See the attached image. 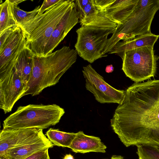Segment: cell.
<instances>
[{
  "label": "cell",
  "mask_w": 159,
  "mask_h": 159,
  "mask_svg": "<svg viewBox=\"0 0 159 159\" xmlns=\"http://www.w3.org/2000/svg\"><path fill=\"white\" fill-rule=\"evenodd\" d=\"M11 3L14 18L19 27L22 26L34 18L38 14L40 8L39 6L33 11H26L21 9L18 5Z\"/></svg>",
  "instance_id": "21"
},
{
  "label": "cell",
  "mask_w": 159,
  "mask_h": 159,
  "mask_svg": "<svg viewBox=\"0 0 159 159\" xmlns=\"http://www.w3.org/2000/svg\"><path fill=\"white\" fill-rule=\"evenodd\" d=\"M75 153H85L91 152L105 153L106 146L98 137L85 134L83 131H79L70 147Z\"/></svg>",
  "instance_id": "15"
},
{
  "label": "cell",
  "mask_w": 159,
  "mask_h": 159,
  "mask_svg": "<svg viewBox=\"0 0 159 159\" xmlns=\"http://www.w3.org/2000/svg\"><path fill=\"white\" fill-rule=\"evenodd\" d=\"M16 27L8 29L0 34V47L3 45Z\"/></svg>",
  "instance_id": "25"
},
{
  "label": "cell",
  "mask_w": 159,
  "mask_h": 159,
  "mask_svg": "<svg viewBox=\"0 0 159 159\" xmlns=\"http://www.w3.org/2000/svg\"><path fill=\"white\" fill-rule=\"evenodd\" d=\"M10 2L13 4L18 5L25 0H9Z\"/></svg>",
  "instance_id": "27"
},
{
  "label": "cell",
  "mask_w": 159,
  "mask_h": 159,
  "mask_svg": "<svg viewBox=\"0 0 159 159\" xmlns=\"http://www.w3.org/2000/svg\"><path fill=\"white\" fill-rule=\"evenodd\" d=\"M61 0H44L40 7L38 14L43 13L48 9L52 6L58 4Z\"/></svg>",
  "instance_id": "24"
},
{
  "label": "cell",
  "mask_w": 159,
  "mask_h": 159,
  "mask_svg": "<svg viewBox=\"0 0 159 159\" xmlns=\"http://www.w3.org/2000/svg\"><path fill=\"white\" fill-rule=\"evenodd\" d=\"M79 21V13L74 0L53 32L46 45L43 56L51 53Z\"/></svg>",
  "instance_id": "14"
},
{
  "label": "cell",
  "mask_w": 159,
  "mask_h": 159,
  "mask_svg": "<svg viewBox=\"0 0 159 159\" xmlns=\"http://www.w3.org/2000/svg\"><path fill=\"white\" fill-rule=\"evenodd\" d=\"M65 113L56 104H29L19 107L3 121V129H43L58 123Z\"/></svg>",
  "instance_id": "4"
},
{
  "label": "cell",
  "mask_w": 159,
  "mask_h": 159,
  "mask_svg": "<svg viewBox=\"0 0 159 159\" xmlns=\"http://www.w3.org/2000/svg\"><path fill=\"white\" fill-rule=\"evenodd\" d=\"M95 5L104 11L117 25L123 24L132 12L138 0H93Z\"/></svg>",
  "instance_id": "13"
},
{
  "label": "cell",
  "mask_w": 159,
  "mask_h": 159,
  "mask_svg": "<svg viewBox=\"0 0 159 159\" xmlns=\"http://www.w3.org/2000/svg\"><path fill=\"white\" fill-rule=\"evenodd\" d=\"M114 70V68L111 64L107 65L105 68L106 72L108 73L112 72Z\"/></svg>",
  "instance_id": "26"
},
{
  "label": "cell",
  "mask_w": 159,
  "mask_h": 159,
  "mask_svg": "<svg viewBox=\"0 0 159 159\" xmlns=\"http://www.w3.org/2000/svg\"><path fill=\"white\" fill-rule=\"evenodd\" d=\"M158 10L159 0H138L125 23L117 25L111 36L108 39L105 51L109 52L120 40H127V35L137 36L152 34L151 23Z\"/></svg>",
  "instance_id": "5"
},
{
  "label": "cell",
  "mask_w": 159,
  "mask_h": 159,
  "mask_svg": "<svg viewBox=\"0 0 159 159\" xmlns=\"http://www.w3.org/2000/svg\"><path fill=\"white\" fill-rule=\"evenodd\" d=\"M77 54L75 50L64 46L45 56L34 55L32 74L22 97L37 95L45 88L56 84L76 62Z\"/></svg>",
  "instance_id": "2"
},
{
  "label": "cell",
  "mask_w": 159,
  "mask_h": 159,
  "mask_svg": "<svg viewBox=\"0 0 159 159\" xmlns=\"http://www.w3.org/2000/svg\"><path fill=\"white\" fill-rule=\"evenodd\" d=\"M34 56L31 51L25 47L20 53L13 67L26 86L32 74Z\"/></svg>",
  "instance_id": "18"
},
{
  "label": "cell",
  "mask_w": 159,
  "mask_h": 159,
  "mask_svg": "<svg viewBox=\"0 0 159 159\" xmlns=\"http://www.w3.org/2000/svg\"><path fill=\"white\" fill-rule=\"evenodd\" d=\"M0 159H7V158L4 156H0Z\"/></svg>",
  "instance_id": "30"
},
{
  "label": "cell",
  "mask_w": 159,
  "mask_h": 159,
  "mask_svg": "<svg viewBox=\"0 0 159 159\" xmlns=\"http://www.w3.org/2000/svg\"><path fill=\"white\" fill-rule=\"evenodd\" d=\"M45 135L54 145L69 148L76 133H67L51 128L46 132Z\"/></svg>",
  "instance_id": "19"
},
{
  "label": "cell",
  "mask_w": 159,
  "mask_h": 159,
  "mask_svg": "<svg viewBox=\"0 0 159 159\" xmlns=\"http://www.w3.org/2000/svg\"><path fill=\"white\" fill-rule=\"evenodd\" d=\"M0 34L6 30L18 26L14 18L12 5L9 0L0 5Z\"/></svg>",
  "instance_id": "20"
},
{
  "label": "cell",
  "mask_w": 159,
  "mask_h": 159,
  "mask_svg": "<svg viewBox=\"0 0 159 159\" xmlns=\"http://www.w3.org/2000/svg\"><path fill=\"white\" fill-rule=\"evenodd\" d=\"M63 159H74L73 156L71 154H67L64 157Z\"/></svg>",
  "instance_id": "28"
},
{
  "label": "cell",
  "mask_w": 159,
  "mask_h": 159,
  "mask_svg": "<svg viewBox=\"0 0 159 159\" xmlns=\"http://www.w3.org/2000/svg\"><path fill=\"white\" fill-rule=\"evenodd\" d=\"M115 28L81 26L76 30L77 41L75 45L78 55L90 63L107 55L104 53L108 35Z\"/></svg>",
  "instance_id": "6"
},
{
  "label": "cell",
  "mask_w": 159,
  "mask_h": 159,
  "mask_svg": "<svg viewBox=\"0 0 159 159\" xmlns=\"http://www.w3.org/2000/svg\"><path fill=\"white\" fill-rule=\"evenodd\" d=\"M159 38V35L152 33L138 36L133 39L119 41L108 53L116 54L122 60L125 53L128 51L145 46L153 48Z\"/></svg>",
  "instance_id": "16"
},
{
  "label": "cell",
  "mask_w": 159,
  "mask_h": 159,
  "mask_svg": "<svg viewBox=\"0 0 159 159\" xmlns=\"http://www.w3.org/2000/svg\"><path fill=\"white\" fill-rule=\"evenodd\" d=\"M47 148L40 150L25 159H50Z\"/></svg>",
  "instance_id": "23"
},
{
  "label": "cell",
  "mask_w": 159,
  "mask_h": 159,
  "mask_svg": "<svg viewBox=\"0 0 159 159\" xmlns=\"http://www.w3.org/2000/svg\"><path fill=\"white\" fill-rule=\"evenodd\" d=\"M74 0H61L20 27L25 36V47L34 55L43 56L46 45L54 30L69 9Z\"/></svg>",
  "instance_id": "3"
},
{
  "label": "cell",
  "mask_w": 159,
  "mask_h": 159,
  "mask_svg": "<svg viewBox=\"0 0 159 159\" xmlns=\"http://www.w3.org/2000/svg\"><path fill=\"white\" fill-rule=\"evenodd\" d=\"M111 159H124L123 157L120 155H113L111 158Z\"/></svg>",
  "instance_id": "29"
},
{
  "label": "cell",
  "mask_w": 159,
  "mask_h": 159,
  "mask_svg": "<svg viewBox=\"0 0 159 159\" xmlns=\"http://www.w3.org/2000/svg\"><path fill=\"white\" fill-rule=\"evenodd\" d=\"M25 36L19 26L0 47V75L10 72L22 51L25 47Z\"/></svg>",
  "instance_id": "11"
},
{
  "label": "cell",
  "mask_w": 159,
  "mask_h": 159,
  "mask_svg": "<svg viewBox=\"0 0 159 159\" xmlns=\"http://www.w3.org/2000/svg\"><path fill=\"white\" fill-rule=\"evenodd\" d=\"M53 146L46 137L37 142L9 149L3 156L7 159H25L40 150L51 148Z\"/></svg>",
  "instance_id": "17"
},
{
  "label": "cell",
  "mask_w": 159,
  "mask_h": 159,
  "mask_svg": "<svg viewBox=\"0 0 159 159\" xmlns=\"http://www.w3.org/2000/svg\"><path fill=\"white\" fill-rule=\"evenodd\" d=\"M159 58L151 47L128 51L122 60V69L126 76L135 83H139L154 77Z\"/></svg>",
  "instance_id": "7"
},
{
  "label": "cell",
  "mask_w": 159,
  "mask_h": 159,
  "mask_svg": "<svg viewBox=\"0 0 159 159\" xmlns=\"http://www.w3.org/2000/svg\"><path fill=\"white\" fill-rule=\"evenodd\" d=\"M81 26L116 28L117 24L99 9L93 0H74Z\"/></svg>",
  "instance_id": "12"
},
{
  "label": "cell",
  "mask_w": 159,
  "mask_h": 159,
  "mask_svg": "<svg viewBox=\"0 0 159 159\" xmlns=\"http://www.w3.org/2000/svg\"><path fill=\"white\" fill-rule=\"evenodd\" d=\"M110 122L126 147L159 146V80L135 83L128 87Z\"/></svg>",
  "instance_id": "1"
},
{
  "label": "cell",
  "mask_w": 159,
  "mask_h": 159,
  "mask_svg": "<svg viewBox=\"0 0 159 159\" xmlns=\"http://www.w3.org/2000/svg\"><path fill=\"white\" fill-rule=\"evenodd\" d=\"M43 129L35 128L3 129L0 133V156L8 150L33 143L46 137Z\"/></svg>",
  "instance_id": "10"
},
{
  "label": "cell",
  "mask_w": 159,
  "mask_h": 159,
  "mask_svg": "<svg viewBox=\"0 0 159 159\" xmlns=\"http://www.w3.org/2000/svg\"><path fill=\"white\" fill-rule=\"evenodd\" d=\"M26 87L13 68L9 72L0 75V108L5 114L11 111L16 102L22 97Z\"/></svg>",
  "instance_id": "9"
},
{
  "label": "cell",
  "mask_w": 159,
  "mask_h": 159,
  "mask_svg": "<svg viewBox=\"0 0 159 159\" xmlns=\"http://www.w3.org/2000/svg\"><path fill=\"white\" fill-rule=\"evenodd\" d=\"M137 153L140 159H159V146L143 144L137 146Z\"/></svg>",
  "instance_id": "22"
},
{
  "label": "cell",
  "mask_w": 159,
  "mask_h": 159,
  "mask_svg": "<svg viewBox=\"0 0 159 159\" xmlns=\"http://www.w3.org/2000/svg\"><path fill=\"white\" fill-rule=\"evenodd\" d=\"M82 71L86 89L93 94L98 102L101 103L120 102L125 91L116 89L108 84L91 64L83 67Z\"/></svg>",
  "instance_id": "8"
},
{
  "label": "cell",
  "mask_w": 159,
  "mask_h": 159,
  "mask_svg": "<svg viewBox=\"0 0 159 159\" xmlns=\"http://www.w3.org/2000/svg\"></svg>",
  "instance_id": "31"
}]
</instances>
